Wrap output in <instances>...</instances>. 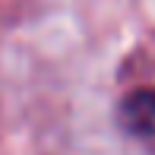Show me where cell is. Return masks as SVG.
Wrapping results in <instances>:
<instances>
[{"mask_svg":"<svg viewBox=\"0 0 155 155\" xmlns=\"http://www.w3.org/2000/svg\"><path fill=\"white\" fill-rule=\"evenodd\" d=\"M120 124L127 133L155 143V89H136L120 101Z\"/></svg>","mask_w":155,"mask_h":155,"instance_id":"cell-1","label":"cell"}]
</instances>
